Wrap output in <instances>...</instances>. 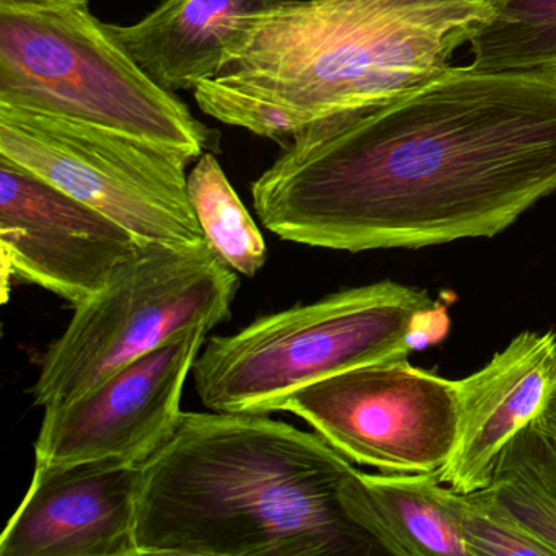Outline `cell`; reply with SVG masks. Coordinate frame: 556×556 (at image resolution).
Instances as JSON below:
<instances>
[{
  "mask_svg": "<svg viewBox=\"0 0 556 556\" xmlns=\"http://www.w3.org/2000/svg\"><path fill=\"white\" fill-rule=\"evenodd\" d=\"M555 383L553 331H522L481 369L457 380L458 441L439 480L458 493L486 488L501 451L539 416Z\"/></svg>",
  "mask_w": 556,
  "mask_h": 556,
  "instance_id": "7c38bea8",
  "label": "cell"
},
{
  "mask_svg": "<svg viewBox=\"0 0 556 556\" xmlns=\"http://www.w3.org/2000/svg\"><path fill=\"white\" fill-rule=\"evenodd\" d=\"M447 327L426 292L393 281L334 292L213 337L193 366L194 389L210 412H282L299 390L334 374L406 359Z\"/></svg>",
  "mask_w": 556,
  "mask_h": 556,
  "instance_id": "277c9868",
  "label": "cell"
},
{
  "mask_svg": "<svg viewBox=\"0 0 556 556\" xmlns=\"http://www.w3.org/2000/svg\"><path fill=\"white\" fill-rule=\"evenodd\" d=\"M279 0H162L132 25H110L135 63L167 92H193L223 73L242 18Z\"/></svg>",
  "mask_w": 556,
  "mask_h": 556,
  "instance_id": "4fadbf2b",
  "label": "cell"
},
{
  "mask_svg": "<svg viewBox=\"0 0 556 556\" xmlns=\"http://www.w3.org/2000/svg\"><path fill=\"white\" fill-rule=\"evenodd\" d=\"M279 2H289V0H279Z\"/></svg>",
  "mask_w": 556,
  "mask_h": 556,
  "instance_id": "ffe728a7",
  "label": "cell"
},
{
  "mask_svg": "<svg viewBox=\"0 0 556 556\" xmlns=\"http://www.w3.org/2000/svg\"><path fill=\"white\" fill-rule=\"evenodd\" d=\"M457 516L468 556H556L493 488L458 493Z\"/></svg>",
  "mask_w": 556,
  "mask_h": 556,
  "instance_id": "ac0fdd59",
  "label": "cell"
},
{
  "mask_svg": "<svg viewBox=\"0 0 556 556\" xmlns=\"http://www.w3.org/2000/svg\"><path fill=\"white\" fill-rule=\"evenodd\" d=\"M468 45L471 70L556 74V0H493Z\"/></svg>",
  "mask_w": 556,
  "mask_h": 556,
  "instance_id": "9a60e30c",
  "label": "cell"
},
{
  "mask_svg": "<svg viewBox=\"0 0 556 556\" xmlns=\"http://www.w3.org/2000/svg\"><path fill=\"white\" fill-rule=\"evenodd\" d=\"M211 328H188L83 395L45 408L35 465L119 458L144 464L177 428L181 396Z\"/></svg>",
  "mask_w": 556,
  "mask_h": 556,
  "instance_id": "9c48e42d",
  "label": "cell"
},
{
  "mask_svg": "<svg viewBox=\"0 0 556 556\" xmlns=\"http://www.w3.org/2000/svg\"><path fill=\"white\" fill-rule=\"evenodd\" d=\"M141 243L115 220L0 155V249L9 278L73 307L102 291Z\"/></svg>",
  "mask_w": 556,
  "mask_h": 556,
  "instance_id": "30bf717a",
  "label": "cell"
},
{
  "mask_svg": "<svg viewBox=\"0 0 556 556\" xmlns=\"http://www.w3.org/2000/svg\"><path fill=\"white\" fill-rule=\"evenodd\" d=\"M141 465L119 458L35 465L0 556H138Z\"/></svg>",
  "mask_w": 556,
  "mask_h": 556,
  "instance_id": "8fae6325",
  "label": "cell"
},
{
  "mask_svg": "<svg viewBox=\"0 0 556 556\" xmlns=\"http://www.w3.org/2000/svg\"><path fill=\"white\" fill-rule=\"evenodd\" d=\"M488 486L556 553V442L527 426L501 451Z\"/></svg>",
  "mask_w": 556,
  "mask_h": 556,
  "instance_id": "e0dca14e",
  "label": "cell"
},
{
  "mask_svg": "<svg viewBox=\"0 0 556 556\" xmlns=\"http://www.w3.org/2000/svg\"><path fill=\"white\" fill-rule=\"evenodd\" d=\"M317 432L262 413L184 412L141 465L138 556H367L356 471Z\"/></svg>",
  "mask_w": 556,
  "mask_h": 556,
  "instance_id": "7a4b0ae2",
  "label": "cell"
},
{
  "mask_svg": "<svg viewBox=\"0 0 556 556\" xmlns=\"http://www.w3.org/2000/svg\"><path fill=\"white\" fill-rule=\"evenodd\" d=\"M0 155L125 227L139 243L204 245L188 194L193 159L63 116L0 105Z\"/></svg>",
  "mask_w": 556,
  "mask_h": 556,
  "instance_id": "52a82bcc",
  "label": "cell"
},
{
  "mask_svg": "<svg viewBox=\"0 0 556 556\" xmlns=\"http://www.w3.org/2000/svg\"><path fill=\"white\" fill-rule=\"evenodd\" d=\"M555 193L556 74L470 66L304 126L252 184L269 232L350 253L491 239Z\"/></svg>",
  "mask_w": 556,
  "mask_h": 556,
  "instance_id": "6da1fadb",
  "label": "cell"
},
{
  "mask_svg": "<svg viewBox=\"0 0 556 556\" xmlns=\"http://www.w3.org/2000/svg\"><path fill=\"white\" fill-rule=\"evenodd\" d=\"M0 105L63 116L184 152L216 136L154 83L89 0H0Z\"/></svg>",
  "mask_w": 556,
  "mask_h": 556,
  "instance_id": "5b68a950",
  "label": "cell"
},
{
  "mask_svg": "<svg viewBox=\"0 0 556 556\" xmlns=\"http://www.w3.org/2000/svg\"><path fill=\"white\" fill-rule=\"evenodd\" d=\"M493 0H289L242 18L223 73L193 90L227 126L286 144L451 67Z\"/></svg>",
  "mask_w": 556,
  "mask_h": 556,
  "instance_id": "3957f363",
  "label": "cell"
},
{
  "mask_svg": "<svg viewBox=\"0 0 556 556\" xmlns=\"http://www.w3.org/2000/svg\"><path fill=\"white\" fill-rule=\"evenodd\" d=\"M530 425H532L536 431L542 432L543 435L556 442V383L552 392H549L545 405L540 409L539 416H536Z\"/></svg>",
  "mask_w": 556,
  "mask_h": 556,
  "instance_id": "d6986e66",
  "label": "cell"
},
{
  "mask_svg": "<svg viewBox=\"0 0 556 556\" xmlns=\"http://www.w3.org/2000/svg\"><path fill=\"white\" fill-rule=\"evenodd\" d=\"M282 412L304 419L348 460L386 473H429L458 441L457 380L406 359L354 367L295 392Z\"/></svg>",
  "mask_w": 556,
  "mask_h": 556,
  "instance_id": "ba28073f",
  "label": "cell"
},
{
  "mask_svg": "<svg viewBox=\"0 0 556 556\" xmlns=\"http://www.w3.org/2000/svg\"><path fill=\"white\" fill-rule=\"evenodd\" d=\"M239 273L207 245L144 243L109 285L74 307L41 357L35 405H63L188 328L213 330L230 317Z\"/></svg>",
  "mask_w": 556,
  "mask_h": 556,
  "instance_id": "8992f818",
  "label": "cell"
},
{
  "mask_svg": "<svg viewBox=\"0 0 556 556\" xmlns=\"http://www.w3.org/2000/svg\"><path fill=\"white\" fill-rule=\"evenodd\" d=\"M188 194L207 245L233 271L253 278L266 263L265 239L213 152L194 162Z\"/></svg>",
  "mask_w": 556,
  "mask_h": 556,
  "instance_id": "2e32d148",
  "label": "cell"
},
{
  "mask_svg": "<svg viewBox=\"0 0 556 556\" xmlns=\"http://www.w3.org/2000/svg\"><path fill=\"white\" fill-rule=\"evenodd\" d=\"M356 522L387 555L468 556L458 526V491L429 473H364L346 484Z\"/></svg>",
  "mask_w": 556,
  "mask_h": 556,
  "instance_id": "5bb4252c",
  "label": "cell"
}]
</instances>
